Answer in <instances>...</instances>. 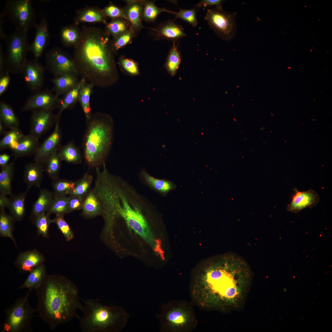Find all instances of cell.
<instances>
[{"mask_svg":"<svg viewBox=\"0 0 332 332\" xmlns=\"http://www.w3.org/2000/svg\"><path fill=\"white\" fill-rule=\"evenodd\" d=\"M28 291L24 296L18 298L5 310V319L2 325V332H29L32 331L31 323L37 311L30 305Z\"/></svg>","mask_w":332,"mask_h":332,"instance_id":"52a82bcc","label":"cell"},{"mask_svg":"<svg viewBox=\"0 0 332 332\" xmlns=\"http://www.w3.org/2000/svg\"><path fill=\"white\" fill-rule=\"evenodd\" d=\"M60 36L62 43L65 46H75L79 39L80 31L75 26H67L61 29Z\"/></svg>","mask_w":332,"mask_h":332,"instance_id":"60d3db41","label":"cell"},{"mask_svg":"<svg viewBox=\"0 0 332 332\" xmlns=\"http://www.w3.org/2000/svg\"><path fill=\"white\" fill-rule=\"evenodd\" d=\"M251 272L242 260L233 255L205 266L192 278L190 292L193 302L207 310L236 307L245 298Z\"/></svg>","mask_w":332,"mask_h":332,"instance_id":"6da1fadb","label":"cell"},{"mask_svg":"<svg viewBox=\"0 0 332 332\" xmlns=\"http://www.w3.org/2000/svg\"><path fill=\"white\" fill-rule=\"evenodd\" d=\"M35 28L34 38L30 45L29 51L33 53L34 58L38 59L46 48L50 40L48 23L45 17L42 19Z\"/></svg>","mask_w":332,"mask_h":332,"instance_id":"e0dca14e","label":"cell"},{"mask_svg":"<svg viewBox=\"0 0 332 332\" xmlns=\"http://www.w3.org/2000/svg\"><path fill=\"white\" fill-rule=\"evenodd\" d=\"M119 64L122 71L131 76H137L140 74L138 63L135 61L123 56H121Z\"/></svg>","mask_w":332,"mask_h":332,"instance_id":"f6af8a7d","label":"cell"},{"mask_svg":"<svg viewBox=\"0 0 332 332\" xmlns=\"http://www.w3.org/2000/svg\"><path fill=\"white\" fill-rule=\"evenodd\" d=\"M54 197L53 193L47 190H41L32 208V215L35 219L39 215L47 211Z\"/></svg>","mask_w":332,"mask_h":332,"instance_id":"f1b7e54d","label":"cell"},{"mask_svg":"<svg viewBox=\"0 0 332 332\" xmlns=\"http://www.w3.org/2000/svg\"><path fill=\"white\" fill-rule=\"evenodd\" d=\"M0 121L10 129L18 127L19 120L12 108L6 102L0 103Z\"/></svg>","mask_w":332,"mask_h":332,"instance_id":"f546056e","label":"cell"},{"mask_svg":"<svg viewBox=\"0 0 332 332\" xmlns=\"http://www.w3.org/2000/svg\"><path fill=\"white\" fill-rule=\"evenodd\" d=\"M0 210V235L2 236L10 238L16 245L12 234L13 218L6 214L4 209Z\"/></svg>","mask_w":332,"mask_h":332,"instance_id":"7bdbcfd3","label":"cell"},{"mask_svg":"<svg viewBox=\"0 0 332 332\" xmlns=\"http://www.w3.org/2000/svg\"><path fill=\"white\" fill-rule=\"evenodd\" d=\"M44 171V165L35 161L26 165L24 180L28 185V188L33 186L40 187Z\"/></svg>","mask_w":332,"mask_h":332,"instance_id":"603a6c76","label":"cell"},{"mask_svg":"<svg viewBox=\"0 0 332 332\" xmlns=\"http://www.w3.org/2000/svg\"><path fill=\"white\" fill-rule=\"evenodd\" d=\"M39 139L29 134L24 135L19 140L17 147L12 151L15 159L35 155L40 146Z\"/></svg>","mask_w":332,"mask_h":332,"instance_id":"44dd1931","label":"cell"},{"mask_svg":"<svg viewBox=\"0 0 332 332\" xmlns=\"http://www.w3.org/2000/svg\"><path fill=\"white\" fill-rule=\"evenodd\" d=\"M141 173L147 184L162 194L165 195L176 188V185L170 181L154 178L144 170L142 171Z\"/></svg>","mask_w":332,"mask_h":332,"instance_id":"83f0119b","label":"cell"},{"mask_svg":"<svg viewBox=\"0 0 332 332\" xmlns=\"http://www.w3.org/2000/svg\"><path fill=\"white\" fill-rule=\"evenodd\" d=\"M73 59L82 78L94 86H110L118 81V71L109 34L101 28L82 27Z\"/></svg>","mask_w":332,"mask_h":332,"instance_id":"7a4b0ae2","label":"cell"},{"mask_svg":"<svg viewBox=\"0 0 332 332\" xmlns=\"http://www.w3.org/2000/svg\"><path fill=\"white\" fill-rule=\"evenodd\" d=\"M93 177L87 172L80 180L75 182L74 188L69 196H74L83 198L90 191Z\"/></svg>","mask_w":332,"mask_h":332,"instance_id":"f35d334b","label":"cell"},{"mask_svg":"<svg viewBox=\"0 0 332 332\" xmlns=\"http://www.w3.org/2000/svg\"><path fill=\"white\" fill-rule=\"evenodd\" d=\"M5 126L2 122L0 121V136L4 135L6 132H5Z\"/></svg>","mask_w":332,"mask_h":332,"instance_id":"94428289","label":"cell"},{"mask_svg":"<svg viewBox=\"0 0 332 332\" xmlns=\"http://www.w3.org/2000/svg\"><path fill=\"white\" fill-rule=\"evenodd\" d=\"M86 127L82 142L83 156L92 168L99 167L105 162L112 145L114 123L109 114H92L86 120Z\"/></svg>","mask_w":332,"mask_h":332,"instance_id":"277c9868","label":"cell"},{"mask_svg":"<svg viewBox=\"0 0 332 332\" xmlns=\"http://www.w3.org/2000/svg\"><path fill=\"white\" fill-rule=\"evenodd\" d=\"M57 151L52 154L44 164L45 170L47 175L53 180L58 178L62 161Z\"/></svg>","mask_w":332,"mask_h":332,"instance_id":"ab89813d","label":"cell"},{"mask_svg":"<svg viewBox=\"0 0 332 332\" xmlns=\"http://www.w3.org/2000/svg\"><path fill=\"white\" fill-rule=\"evenodd\" d=\"M58 118L52 133L40 145L34 155V160L44 166L49 157L55 152L58 151L61 146L62 133Z\"/></svg>","mask_w":332,"mask_h":332,"instance_id":"2e32d148","label":"cell"},{"mask_svg":"<svg viewBox=\"0 0 332 332\" xmlns=\"http://www.w3.org/2000/svg\"><path fill=\"white\" fill-rule=\"evenodd\" d=\"M94 86L92 84L86 82L81 87L79 94L78 101L85 114L86 120L88 119L92 114L90 98Z\"/></svg>","mask_w":332,"mask_h":332,"instance_id":"e575fe53","label":"cell"},{"mask_svg":"<svg viewBox=\"0 0 332 332\" xmlns=\"http://www.w3.org/2000/svg\"><path fill=\"white\" fill-rule=\"evenodd\" d=\"M177 12H174L176 15L174 20L180 18L188 22L193 27L197 26L198 22L195 8L190 9H181Z\"/></svg>","mask_w":332,"mask_h":332,"instance_id":"7dc6e473","label":"cell"},{"mask_svg":"<svg viewBox=\"0 0 332 332\" xmlns=\"http://www.w3.org/2000/svg\"><path fill=\"white\" fill-rule=\"evenodd\" d=\"M52 91L48 89H42L33 93L27 99L22 110L32 112L39 109L53 111L59 108L60 99Z\"/></svg>","mask_w":332,"mask_h":332,"instance_id":"4fadbf2b","label":"cell"},{"mask_svg":"<svg viewBox=\"0 0 332 332\" xmlns=\"http://www.w3.org/2000/svg\"><path fill=\"white\" fill-rule=\"evenodd\" d=\"M112 204L113 211L119 214L128 226L155 250V238L146 219L138 209L132 208L121 192L120 198L114 201Z\"/></svg>","mask_w":332,"mask_h":332,"instance_id":"ba28073f","label":"cell"},{"mask_svg":"<svg viewBox=\"0 0 332 332\" xmlns=\"http://www.w3.org/2000/svg\"><path fill=\"white\" fill-rule=\"evenodd\" d=\"M63 216L56 215L55 218L53 219L54 223L56 224L66 240L69 241L73 238V234L68 224L64 218Z\"/></svg>","mask_w":332,"mask_h":332,"instance_id":"f907efd6","label":"cell"},{"mask_svg":"<svg viewBox=\"0 0 332 332\" xmlns=\"http://www.w3.org/2000/svg\"><path fill=\"white\" fill-rule=\"evenodd\" d=\"M167 12L174 14V12L166 10L165 8H159L151 2L145 3L143 11L144 18L148 21L154 20L161 12Z\"/></svg>","mask_w":332,"mask_h":332,"instance_id":"c3c4849f","label":"cell"},{"mask_svg":"<svg viewBox=\"0 0 332 332\" xmlns=\"http://www.w3.org/2000/svg\"><path fill=\"white\" fill-rule=\"evenodd\" d=\"M22 74L27 88L34 93L42 89L44 80V67L38 59L27 60L21 69Z\"/></svg>","mask_w":332,"mask_h":332,"instance_id":"5bb4252c","label":"cell"},{"mask_svg":"<svg viewBox=\"0 0 332 332\" xmlns=\"http://www.w3.org/2000/svg\"><path fill=\"white\" fill-rule=\"evenodd\" d=\"M9 72L6 70L0 74V96H1L6 91L10 81Z\"/></svg>","mask_w":332,"mask_h":332,"instance_id":"db71d44e","label":"cell"},{"mask_svg":"<svg viewBox=\"0 0 332 332\" xmlns=\"http://www.w3.org/2000/svg\"><path fill=\"white\" fill-rule=\"evenodd\" d=\"M295 193L287 209L291 212H297L307 208L315 206L319 200L318 194L314 190L310 189L307 191H299L294 190Z\"/></svg>","mask_w":332,"mask_h":332,"instance_id":"ac0fdd59","label":"cell"},{"mask_svg":"<svg viewBox=\"0 0 332 332\" xmlns=\"http://www.w3.org/2000/svg\"><path fill=\"white\" fill-rule=\"evenodd\" d=\"M223 0H202L195 6V8L198 9L201 7H206L209 6H215L216 7H222V4L224 2Z\"/></svg>","mask_w":332,"mask_h":332,"instance_id":"11a10c76","label":"cell"},{"mask_svg":"<svg viewBox=\"0 0 332 332\" xmlns=\"http://www.w3.org/2000/svg\"><path fill=\"white\" fill-rule=\"evenodd\" d=\"M0 17H0V38H1V39H3L4 40H5V38H6V37L7 36L6 35V34H5V33L4 31V29L3 28L2 26V22H3V20L2 19V17L1 16H0Z\"/></svg>","mask_w":332,"mask_h":332,"instance_id":"91938a15","label":"cell"},{"mask_svg":"<svg viewBox=\"0 0 332 332\" xmlns=\"http://www.w3.org/2000/svg\"><path fill=\"white\" fill-rule=\"evenodd\" d=\"M142 6L140 3L133 1L129 2L124 11L127 20L132 25L133 28L138 29L141 27V18L142 11Z\"/></svg>","mask_w":332,"mask_h":332,"instance_id":"4dcf8cb0","label":"cell"},{"mask_svg":"<svg viewBox=\"0 0 332 332\" xmlns=\"http://www.w3.org/2000/svg\"><path fill=\"white\" fill-rule=\"evenodd\" d=\"M11 156L8 154L3 153L0 155V166L1 168L6 166Z\"/></svg>","mask_w":332,"mask_h":332,"instance_id":"6f0895ef","label":"cell"},{"mask_svg":"<svg viewBox=\"0 0 332 332\" xmlns=\"http://www.w3.org/2000/svg\"><path fill=\"white\" fill-rule=\"evenodd\" d=\"M133 36V29L131 28L124 33L116 37L112 43L113 49L118 50L130 43Z\"/></svg>","mask_w":332,"mask_h":332,"instance_id":"681fc988","label":"cell"},{"mask_svg":"<svg viewBox=\"0 0 332 332\" xmlns=\"http://www.w3.org/2000/svg\"><path fill=\"white\" fill-rule=\"evenodd\" d=\"M1 15L6 16L13 23L16 30L27 32L35 28L36 14L30 0H9Z\"/></svg>","mask_w":332,"mask_h":332,"instance_id":"30bf717a","label":"cell"},{"mask_svg":"<svg viewBox=\"0 0 332 332\" xmlns=\"http://www.w3.org/2000/svg\"><path fill=\"white\" fill-rule=\"evenodd\" d=\"M84 199L77 196H70L68 203L70 212L82 209Z\"/></svg>","mask_w":332,"mask_h":332,"instance_id":"f5cc1de1","label":"cell"},{"mask_svg":"<svg viewBox=\"0 0 332 332\" xmlns=\"http://www.w3.org/2000/svg\"><path fill=\"white\" fill-rule=\"evenodd\" d=\"M69 198L70 196H54L46 211L47 213L49 215L54 214L64 215L70 212L68 207Z\"/></svg>","mask_w":332,"mask_h":332,"instance_id":"74e56055","label":"cell"},{"mask_svg":"<svg viewBox=\"0 0 332 332\" xmlns=\"http://www.w3.org/2000/svg\"><path fill=\"white\" fill-rule=\"evenodd\" d=\"M176 42H173L164 65L167 70L172 76L176 73L181 62L180 53Z\"/></svg>","mask_w":332,"mask_h":332,"instance_id":"8d00e7d4","label":"cell"},{"mask_svg":"<svg viewBox=\"0 0 332 332\" xmlns=\"http://www.w3.org/2000/svg\"><path fill=\"white\" fill-rule=\"evenodd\" d=\"M57 152L62 160L73 164H79L82 162L80 151L73 142L61 145Z\"/></svg>","mask_w":332,"mask_h":332,"instance_id":"4316f807","label":"cell"},{"mask_svg":"<svg viewBox=\"0 0 332 332\" xmlns=\"http://www.w3.org/2000/svg\"><path fill=\"white\" fill-rule=\"evenodd\" d=\"M236 14L224 11L222 7H215L207 10L204 19L220 38L228 41L234 38L236 33Z\"/></svg>","mask_w":332,"mask_h":332,"instance_id":"8fae6325","label":"cell"},{"mask_svg":"<svg viewBox=\"0 0 332 332\" xmlns=\"http://www.w3.org/2000/svg\"><path fill=\"white\" fill-rule=\"evenodd\" d=\"M105 15L102 11L95 8L84 9L78 14L76 19L77 23L79 22H103L105 23Z\"/></svg>","mask_w":332,"mask_h":332,"instance_id":"d6a6232c","label":"cell"},{"mask_svg":"<svg viewBox=\"0 0 332 332\" xmlns=\"http://www.w3.org/2000/svg\"><path fill=\"white\" fill-rule=\"evenodd\" d=\"M163 329L172 332H190L198 321L193 306L182 300L172 301L165 306L161 316Z\"/></svg>","mask_w":332,"mask_h":332,"instance_id":"8992f818","label":"cell"},{"mask_svg":"<svg viewBox=\"0 0 332 332\" xmlns=\"http://www.w3.org/2000/svg\"><path fill=\"white\" fill-rule=\"evenodd\" d=\"M86 82L81 78L77 85L73 89L63 95L59 99V111L57 115L60 118L62 113L65 109L72 108L78 101L80 91L82 86Z\"/></svg>","mask_w":332,"mask_h":332,"instance_id":"484cf974","label":"cell"},{"mask_svg":"<svg viewBox=\"0 0 332 332\" xmlns=\"http://www.w3.org/2000/svg\"><path fill=\"white\" fill-rule=\"evenodd\" d=\"M24 135L18 127L10 129L6 132L0 140V150L7 148L13 150L17 147L19 140Z\"/></svg>","mask_w":332,"mask_h":332,"instance_id":"836d02e7","label":"cell"},{"mask_svg":"<svg viewBox=\"0 0 332 332\" xmlns=\"http://www.w3.org/2000/svg\"><path fill=\"white\" fill-rule=\"evenodd\" d=\"M107 31L115 37L124 33L128 30L127 24L121 18L114 19L107 25Z\"/></svg>","mask_w":332,"mask_h":332,"instance_id":"bcb514c9","label":"cell"},{"mask_svg":"<svg viewBox=\"0 0 332 332\" xmlns=\"http://www.w3.org/2000/svg\"><path fill=\"white\" fill-rule=\"evenodd\" d=\"M156 31L159 38L172 40L173 42L186 36L182 26L171 20L162 23Z\"/></svg>","mask_w":332,"mask_h":332,"instance_id":"ffe728a7","label":"cell"},{"mask_svg":"<svg viewBox=\"0 0 332 332\" xmlns=\"http://www.w3.org/2000/svg\"><path fill=\"white\" fill-rule=\"evenodd\" d=\"M43 255L36 250L20 254L17 258L15 264L22 272H30L34 268L43 263Z\"/></svg>","mask_w":332,"mask_h":332,"instance_id":"d6986e66","label":"cell"},{"mask_svg":"<svg viewBox=\"0 0 332 332\" xmlns=\"http://www.w3.org/2000/svg\"><path fill=\"white\" fill-rule=\"evenodd\" d=\"M28 191L14 196L10 199L8 208L14 218L17 220L22 219L25 214V200Z\"/></svg>","mask_w":332,"mask_h":332,"instance_id":"d590c367","label":"cell"},{"mask_svg":"<svg viewBox=\"0 0 332 332\" xmlns=\"http://www.w3.org/2000/svg\"><path fill=\"white\" fill-rule=\"evenodd\" d=\"M78 316L82 332H117L123 327L125 314L121 307L103 305L93 299L83 301Z\"/></svg>","mask_w":332,"mask_h":332,"instance_id":"5b68a950","label":"cell"},{"mask_svg":"<svg viewBox=\"0 0 332 332\" xmlns=\"http://www.w3.org/2000/svg\"><path fill=\"white\" fill-rule=\"evenodd\" d=\"M14 161L1 168L0 172V194L6 196L11 194V183L13 176Z\"/></svg>","mask_w":332,"mask_h":332,"instance_id":"1f68e13d","label":"cell"},{"mask_svg":"<svg viewBox=\"0 0 332 332\" xmlns=\"http://www.w3.org/2000/svg\"><path fill=\"white\" fill-rule=\"evenodd\" d=\"M78 76L66 74L54 77L51 80L53 84L52 91L58 97L64 95L74 88L78 84Z\"/></svg>","mask_w":332,"mask_h":332,"instance_id":"7402d4cb","label":"cell"},{"mask_svg":"<svg viewBox=\"0 0 332 332\" xmlns=\"http://www.w3.org/2000/svg\"><path fill=\"white\" fill-rule=\"evenodd\" d=\"M82 210L83 215L87 217H93L102 214L101 201L93 188L85 198Z\"/></svg>","mask_w":332,"mask_h":332,"instance_id":"cb8c5ba5","label":"cell"},{"mask_svg":"<svg viewBox=\"0 0 332 332\" xmlns=\"http://www.w3.org/2000/svg\"><path fill=\"white\" fill-rule=\"evenodd\" d=\"M37 311L52 330L78 317L81 304L76 285L61 275H47L35 290Z\"/></svg>","mask_w":332,"mask_h":332,"instance_id":"3957f363","label":"cell"},{"mask_svg":"<svg viewBox=\"0 0 332 332\" xmlns=\"http://www.w3.org/2000/svg\"><path fill=\"white\" fill-rule=\"evenodd\" d=\"M46 68L54 77L66 74L78 76L73 58L59 48H53L45 54Z\"/></svg>","mask_w":332,"mask_h":332,"instance_id":"7c38bea8","label":"cell"},{"mask_svg":"<svg viewBox=\"0 0 332 332\" xmlns=\"http://www.w3.org/2000/svg\"><path fill=\"white\" fill-rule=\"evenodd\" d=\"M53 180L52 185L54 196H70L74 188L75 182L58 178Z\"/></svg>","mask_w":332,"mask_h":332,"instance_id":"b9f144b4","label":"cell"},{"mask_svg":"<svg viewBox=\"0 0 332 332\" xmlns=\"http://www.w3.org/2000/svg\"><path fill=\"white\" fill-rule=\"evenodd\" d=\"M10 199H9L6 196L0 195V210L4 209L5 208L8 207L10 203Z\"/></svg>","mask_w":332,"mask_h":332,"instance_id":"680465c9","label":"cell"},{"mask_svg":"<svg viewBox=\"0 0 332 332\" xmlns=\"http://www.w3.org/2000/svg\"><path fill=\"white\" fill-rule=\"evenodd\" d=\"M7 70L6 67L5 54L2 44L0 45V74Z\"/></svg>","mask_w":332,"mask_h":332,"instance_id":"9f6ffc18","label":"cell"},{"mask_svg":"<svg viewBox=\"0 0 332 332\" xmlns=\"http://www.w3.org/2000/svg\"><path fill=\"white\" fill-rule=\"evenodd\" d=\"M102 11L105 15L114 19L121 18L127 20L124 11L115 5H110L106 7Z\"/></svg>","mask_w":332,"mask_h":332,"instance_id":"816d5d0a","label":"cell"},{"mask_svg":"<svg viewBox=\"0 0 332 332\" xmlns=\"http://www.w3.org/2000/svg\"><path fill=\"white\" fill-rule=\"evenodd\" d=\"M4 40L6 70L13 73H20L29 51L27 32L15 30L7 36Z\"/></svg>","mask_w":332,"mask_h":332,"instance_id":"9c48e42d","label":"cell"},{"mask_svg":"<svg viewBox=\"0 0 332 332\" xmlns=\"http://www.w3.org/2000/svg\"><path fill=\"white\" fill-rule=\"evenodd\" d=\"M53 111L39 109L32 111L31 117L30 134L39 139L56 124L57 115Z\"/></svg>","mask_w":332,"mask_h":332,"instance_id":"9a60e30c","label":"cell"},{"mask_svg":"<svg viewBox=\"0 0 332 332\" xmlns=\"http://www.w3.org/2000/svg\"><path fill=\"white\" fill-rule=\"evenodd\" d=\"M49 215L45 212L39 215L35 219V224L37 232L39 235L46 238L49 237L48 230L50 224L54 223L53 219H51Z\"/></svg>","mask_w":332,"mask_h":332,"instance_id":"ee69618b","label":"cell"},{"mask_svg":"<svg viewBox=\"0 0 332 332\" xmlns=\"http://www.w3.org/2000/svg\"><path fill=\"white\" fill-rule=\"evenodd\" d=\"M29 273L28 276L19 287L18 289L26 288L30 292L33 290H35L47 275L45 267L43 263L38 266Z\"/></svg>","mask_w":332,"mask_h":332,"instance_id":"d4e9b609","label":"cell"}]
</instances>
